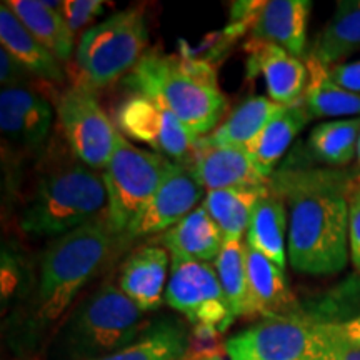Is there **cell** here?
<instances>
[{"label": "cell", "mask_w": 360, "mask_h": 360, "mask_svg": "<svg viewBox=\"0 0 360 360\" xmlns=\"http://www.w3.org/2000/svg\"><path fill=\"white\" fill-rule=\"evenodd\" d=\"M355 175L344 169L285 164L269 179L289 212L287 259L305 276L326 277L347 267L349 195Z\"/></svg>", "instance_id": "1"}, {"label": "cell", "mask_w": 360, "mask_h": 360, "mask_svg": "<svg viewBox=\"0 0 360 360\" xmlns=\"http://www.w3.org/2000/svg\"><path fill=\"white\" fill-rule=\"evenodd\" d=\"M124 249L107 210L82 227L52 240L40 257L27 330L35 337L64 321L80 290Z\"/></svg>", "instance_id": "2"}, {"label": "cell", "mask_w": 360, "mask_h": 360, "mask_svg": "<svg viewBox=\"0 0 360 360\" xmlns=\"http://www.w3.org/2000/svg\"><path fill=\"white\" fill-rule=\"evenodd\" d=\"M124 85L130 94L159 102L199 139L219 127L229 105L214 64L157 49L146 52Z\"/></svg>", "instance_id": "3"}, {"label": "cell", "mask_w": 360, "mask_h": 360, "mask_svg": "<svg viewBox=\"0 0 360 360\" xmlns=\"http://www.w3.org/2000/svg\"><path fill=\"white\" fill-rule=\"evenodd\" d=\"M107 210L102 172L77 159L44 165L19 210V229L32 238H56Z\"/></svg>", "instance_id": "4"}, {"label": "cell", "mask_w": 360, "mask_h": 360, "mask_svg": "<svg viewBox=\"0 0 360 360\" xmlns=\"http://www.w3.org/2000/svg\"><path fill=\"white\" fill-rule=\"evenodd\" d=\"M148 326L115 282L102 283L84 297L57 327L49 345V360H96L127 347Z\"/></svg>", "instance_id": "5"}, {"label": "cell", "mask_w": 360, "mask_h": 360, "mask_svg": "<svg viewBox=\"0 0 360 360\" xmlns=\"http://www.w3.org/2000/svg\"><path fill=\"white\" fill-rule=\"evenodd\" d=\"M147 45L148 27L142 8L115 12L80 37L72 62L74 85L94 94L110 87L135 69Z\"/></svg>", "instance_id": "6"}, {"label": "cell", "mask_w": 360, "mask_h": 360, "mask_svg": "<svg viewBox=\"0 0 360 360\" xmlns=\"http://www.w3.org/2000/svg\"><path fill=\"white\" fill-rule=\"evenodd\" d=\"M165 304L182 314L192 326V345H202L197 355L217 350L209 344L236 322L212 262L170 255Z\"/></svg>", "instance_id": "7"}, {"label": "cell", "mask_w": 360, "mask_h": 360, "mask_svg": "<svg viewBox=\"0 0 360 360\" xmlns=\"http://www.w3.org/2000/svg\"><path fill=\"white\" fill-rule=\"evenodd\" d=\"M170 160L152 150L135 147L120 137L102 177L107 191V215L112 229L122 236L150 202Z\"/></svg>", "instance_id": "8"}, {"label": "cell", "mask_w": 360, "mask_h": 360, "mask_svg": "<svg viewBox=\"0 0 360 360\" xmlns=\"http://www.w3.org/2000/svg\"><path fill=\"white\" fill-rule=\"evenodd\" d=\"M224 349L231 360H322L327 352L326 323L307 315L264 317L232 335Z\"/></svg>", "instance_id": "9"}, {"label": "cell", "mask_w": 360, "mask_h": 360, "mask_svg": "<svg viewBox=\"0 0 360 360\" xmlns=\"http://www.w3.org/2000/svg\"><path fill=\"white\" fill-rule=\"evenodd\" d=\"M57 120L72 157L103 172L122 134L101 107L97 94L72 84L57 97Z\"/></svg>", "instance_id": "10"}, {"label": "cell", "mask_w": 360, "mask_h": 360, "mask_svg": "<svg viewBox=\"0 0 360 360\" xmlns=\"http://www.w3.org/2000/svg\"><path fill=\"white\" fill-rule=\"evenodd\" d=\"M115 125L124 137L146 143L155 154L192 164L199 137L157 101L130 94L117 109Z\"/></svg>", "instance_id": "11"}, {"label": "cell", "mask_w": 360, "mask_h": 360, "mask_svg": "<svg viewBox=\"0 0 360 360\" xmlns=\"http://www.w3.org/2000/svg\"><path fill=\"white\" fill-rule=\"evenodd\" d=\"M204 192L205 188L197 179L191 164H179L170 160L167 172L154 197L141 215L130 224L127 231L120 236L124 249L135 240L160 236L169 231L199 207Z\"/></svg>", "instance_id": "12"}, {"label": "cell", "mask_w": 360, "mask_h": 360, "mask_svg": "<svg viewBox=\"0 0 360 360\" xmlns=\"http://www.w3.org/2000/svg\"><path fill=\"white\" fill-rule=\"evenodd\" d=\"M53 125V107L37 89H2L0 92V130L4 154L32 157L44 150Z\"/></svg>", "instance_id": "13"}, {"label": "cell", "mask_w": 360, "mask_h": 360, "mask_svg": "<svg viewBox=\"0 0 360 360\" xmlns=\"http://www.w3.org/2000/svg\"><path fill=\"white\" fill-rule=\"evenodd\" d=\"M310 0H267L250 27L252 44L277 45L292 56L307 57V27Z\"/></svg>", "instance_id": "14"}, {"label": "cell", "mask_w": 360, "mask_h": 360, "mask_svg": "<svg viewBox=\"0 0 360 360\" xmlns=\"http://www.w3.org/2000/svg\"><path fill=\"white\" fill-rule=\"evenodd\" d=\"M249 52V77L262 74L270 101L292 105L304 97L309 84V69L304 58L292 56L277 45L245 42Z\"/></svg>", "instance_id": "15"}, {"label": "cell", "mask_w": 360, "mask_h": 360, "mask_svg": "<svg viewBox=\"0 0 360 360\" xmlns=\"http://www.w3.org/2000/svg\"><path fill=\"white\" fill-rule=\"evenodd\" d=\"M170 254L150 244L134 250L119 270L117 285L143 312H155L165 302Z\"/></svg>", "instance_id": "16"}, {"label": "cell", "mask_w": 360, "mask_h": 360, "mask_svg": "<svg viewBox=\"0 0 360 360\" xmlns=\"http://www.w3.org/2000/svg\"><path fill=\"white\" fill-rule=\"evenodd\" d=\"M244 250L252 315L260 314L264 317L304 315L302 307L297 302L287 282L285 270H282L247 242Z\"/></svg>", "instance_id": "17"}, {"label": "cell", "mask_w": 360, "mask_h": 360, "mask_svg": "<svg viewBox=\"0 0 360 360\" xmlns=\"http://www.w3.org/2000/svg\"><path fill=\"white\" fill-rule=\"evenodd\" d=\"M191 165L207 192L269 182L247 147H209L197 142Z\"/></svg>", "instance_id": "18"}, {"label": "cell", "mask_w": 360, "mask_h": 360, "mask_svg": "<svg viewBox=\"0 0 360 360\" xmlns=\"http://www.w3.org/2000/svg\"><path fill=\"white\" fill-rule=\"evenodd\" d=\"M225 238L219 225L207 212L204 204L192 210L187 217L157 236V245L164 247L170 255H179L200 262H212L219 257Z\"/></svg>", "instance_id": "19"}, {"label": "cell", "mask_w": 360, "mask_h": 360, "mask_svg": "<svg viewBox=\"0 0 360 360\" xmlns=\"http://www.w3.org/2000/svg\"><path fill=\"white\" fill-rule=\"evenodd\" d=\"M191 352L188 328L179 319L167 317L148 322L132 344L96 360H187Z\"/></svg>", "instance_id": "20"}, {"label": "cell", "mask_w": 360, "mask_h": 360, "mask_svg": "<svg viewBox=\"0 0 360 360\" xmlns=\"http://www.w3.org/2000/svg\"><path fill=\"white\" fill-rule=\"evenodd\" d=\"M0 42L34 77L51 84L65 80L64 65L25 29L6 2L0 6Z\"/></svg>", "instance_id": "21"}, {"label": "cell", "mask_w": 360, "mask_h": 360, "mask_svg": "<svg viewBox=\"0 0 360 360\" xmlns=\"http://www.w3.org/2000/svg\"><path fill=\"white\" fill-rule=\"evenodd\" d=\"M287 236H289L287 204L281 193L274 191L269 184V191L254 207L245 242L285 270L289 260L285 254Z\"/></svg>", "instance_id": "22"}, {"label": "cell", "mask_w": 360, "mask_h": 360, "mask_svg": "<svg viewBox=\"0 0 360 360\" xmlns=\"http://www.w3.org/2000/svg\"><path fill=\"white\" fill-rule=\"evenodd\" d=\"M310 120L312 117L305 109L302 98L292 105H283V109L270 120L259 137L247 147L264 179L269 180L272 177L278 160Z\"/></svg>", "instance_id": "23"}, {"label": "cell", "mask_w": 360, "mask_h": 360, "mask_svg": "<svg viewBox=\"0 0 360 360\" xmlns=\"http://www.w3.org/2000/svg\"><path fill=\"white\" fill-rule=\"evenodd\" d=\"M6 4L62 65L70 64L77 47L60 11L49 7L45 0H7Z\"/></svg>", "instance_id": "24"}, {"label": "cell", "mask_w": 360, "mask_h": 360, "mask_svg": "<svg viewBox=\"0 0 360 360\" xmlns=\"http://www.w3.org/2000/svg\"><path fill=\"white\" fill-rule=\"evenodd\" d=\"M282 109L283 105L267 97L247 98L214 132L200 137L199 143L209 147H249Z\"/></svg>", "instance_id": "25"}, {"label": "cell", "mask_w": 360, "mask_h": 360, "mask_svg": "<svg viewBox=\"0 0 360 360\" xmlns=\"http://www.w3.org/2000/svg\"><path fill=\"white\" fill-rule=\"evenodd\" d=\"M309 69V84L302 101L312 119L360 117V96L344 89L332 79L328 65L312 53L304 58Z\"/></svg>", "instance_id": "26"}, {"label": "cell", "mask_w": 360, "mask_h": 360, "mask_svg": "<svg viewBox=\"0 0 360 360\" xmlns=\"http://www.w3.org/2000/svg\"><path fill=\"white\" fill-rule=\"evenodd\" d=\"M360 51V0L337 2L332 17L315 37L309 53L326 65L342 60Z\"/></svg>", "instance_id": "27"}, {"label": "cell", "mask_w": 360, "mask_h": 360, "mask_svg": "<svg viewBox=\"0 0 360 360\" xmlns=\"http://www.w3.org/2000/svg\"><path fill=\"white\" fill-rule=\"evenodd\" d=\"M269 191V182L207 192L202 204L219 225L225 240H242L257 200Z\"/></svg>", "instance_id": "28"}, {"label": "cell", "mask_w": 360, "mask_h": 360, "mask_svg": "<svg viewBox=\"0 0 360 360\" xmlns=\"http://www.w3.org/2000/svg\"><path fill=\"white\" fill-rule=\"evenodd\" d=\"M359 137L360 117L319 124L307 139V157L330 169H342L357 157Z\"/></svg>", "instance_id": "29"}, {"label": "cell", "mask_w": 360, "mask_h": 360, "mask_svg": "<svg viewBox=\"0 0 360 360\" xmlns=\"http://www.w3.org/2000/svg\"><path fill=\"white\" fill-rule=\"evenodd\" d=\"M244 244L242 240H225L219 257L214 260L225 300L236 319L252 315Z\"/></svg>", "instance_id": "30"}, {"label": "cell", "mask_w": 360, "mask_h": 360, "mask_svg": "<svg viewBox=\"0 0 360 360\" xmlns=\"http://www.w3.org/2000/svg\"><path fill=\"white\" fill-rule=\"evenodd\" d=\"M32 281L27 267V259L11 244L2 245V307L11 302L20 290H29L27 282Z\"/></svg>", "instance_id": "31"}, {"label": "cell", "mask_w": 360, "mask_h": 360, "mask_svg": "<svg viewBox=\"0 0 360 360\" xmlns=\"http://www.w3.org/2000/svg\"><path fill=\"white\" fill-rule=\"evenodd\" d=\"M103 7H105V2H101V0H69V2H64L60 12L72 35L82 37L89 29H92L94 20L102 15Z\"/></svg>", "instance_id": "32"}, {"label": "cell", "mask_w": 360, "mask_h": 360, "mask_svg": "<svg viewBox=\"0 0 360 360\" xmlns=\"http://www.w3.org/2000/svg\"><path fill=\"white\" fill-rule=\"evenodd\" d=\"M327 352L322 360H360V345L345 334L340 323H326Z\"/></svg>", "instance_id": "33"}, {"label": "cell", "mask_w": 360, "mask_h": 360, "mask_svg": "<svg viewBox=\"0 0 360 360\" xmlns=\"http://www.w3.org/2000/svg\"><path fill=\"white\" fill-rule=\"evenodd\" d=\"M349 252L360 272V177L355 179L349 195Z\"/></svg>", "instance_id": "34"}, {"label": "cell", "mask_w": 360, "mask_h": 360, "mask_svg": "<svg viewBox=\"0 0 360 360\" xmlns=\"http://www.w3.org/2000/svg\"><path fill=\"white\" fill-rule=\"evenodd\" d=\"M29 79L30 74L25 67L7 49L0 47V84H2V89L22 87V85H27Z\"/></svg>", "instance_id": "35"}, {"label": "cell", "mask_w": 360, "mask_h": 360, "mask_svg": "<svg viewBox=\"0 0 360 360\" xmlns=\"http://www.w3.org/2000/svg\"><path fill=\"white\" fill-rule=\"evenodd\" d=\"M328 70L337 84L360 96V60L342 62V64L330 65Z\"/></svg>", "instance_id": "36"}, {"label": "cell", "mask_w": 360, "mask_h": 360, "mask_svg": "<svg viewBox=\"0 0 360 360\" xmlns=\"http://www.w3.org/2000/svg\"><path fill=\"white\" fill-rule=\"evenodd\" d=\"M340 326H342V328H344L345 334H347L350 339L355 342V344L360 345V315L350 319V321H347V322H342Z\"/></svg>", "instance_id": "37"}, {"label": "cell", "mask_w": 360, "mask_h": 360, "mask_svg": "<svg viewBox=\"0 0 360 360\" xmlns=\"http://www.w3.org/2000/svg\"><path fill=\"white\" fill-rule=\"evenodd\" d=\"M191 360H225V359L220 355L219 350H214V352H207V354L197 355V357H191Z\"/></svg>", "instance_id": "38"}, {"label": "cell", "mask_w": 360, "mask_h": 360, "mask_svg": "<svg viewBox=\"0 0 360 360\" xmlns=\"http://www.w3.org/2000/svg\"><path fill=\"white\" fill-rule=\"evenodd\" d=\"M357 164H359V172H360V137L357 143Z\"/></svg>", "instance_id": "39"}, {"label": "cell", "mask_w": 360, "mask_h": 360, "mask_svg": "<svg viewBox=\"0 0 360 360\" xmlns=\"http://www.w3.org/2000/svg\"><path fill=\"white\" fill-rule=\"evenodd\" d=\"M32 360H39V359H32Z\"/></svg>", "instance_id": "40"}, {"label": "cell", "mask_w": 360, "mask_h": 360, "mask_svg": "<svg viewBox=\"0 0 360 360\" xmlns=\"http://www.w3.org/2000/svg\"><path fill=\"white\" fill-rule=\"evenodd\" d=\"M187 360H191V359H187Z\"/></svg>", "instance_id": "41"}]
</instances>
